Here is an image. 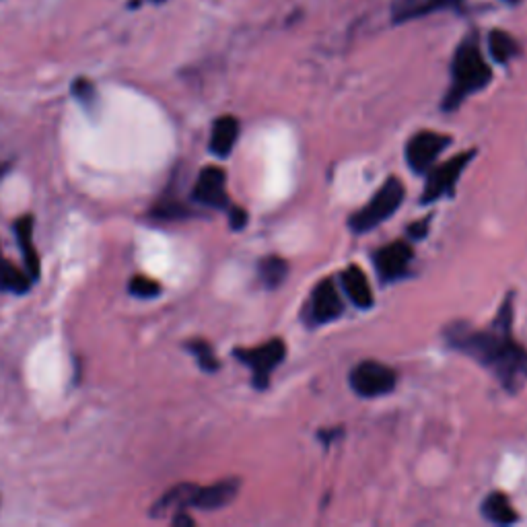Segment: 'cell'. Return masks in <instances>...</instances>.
Listing matches in <instances>:
<instances>
[{"label": "cell", "instance_id": "19", "mask_svg": "<svg viewBox=\"0 0 527 527\" xmlns=\"http://www.w3.org/2000/svg\"><path fill=\"white\" fill-rule=\"evenodd\" d=\"M287 274H289V264H287V260L278 258V256H268V258L260 260V264H258L260 283L266 289H276V287L283 285Z\"/></svg>", "mask_w": 527, "mask_h": 527}, {"label": "cell", "instance_id": "8", "mask_svg": "<svg viewBox=\"0 0 527 527\" xmlns=\"http://www.w3.org/2000/svg\"><path fill=\"white\" fill-rule=\"evenodd\" d=\"M414 258V250L406 241H394L390 245H383L373 254V264L381 283H396L404 278L410 270Z\"/></svg>", "mask_w": 527, "mask_h": 527}, {"label": "cell", "instance_id": "7", "mask_svg": "<svg viewBox=\"0 0 527 527\" xmlns=\"http://www.w3.org/2000/svg\"><path fill=\"white\" fill-rule=\"evenodd\" d=\"M451 138L439 132L423 130L414 134L406 145V161L414 173H425L433 167L439 155L449 147Z\"/></svg>", "mask_w": 527, "mask_h": 527}, {"label": "cell", "instance_id": "27", "mask_svg": "<svg viewBox=\"0 0 527 527\" xmlns=\"http://www.w3.org/2000/svg\"><path fill=\"white\" fill-rule=\"evenodd\" d=\"M173 525H188V527H192L194 525V519L186 511H178V513H175V517H173Z\"/></svg>", "mask_w": 527, "mask_h": 527}, {"label": "cell", "instance_id": "24", "mask_svg": "<svg viewBox=\"0 0 527 527\" xmlns=\"http://www.w3.org/2000/svg\"><path fill=\"white\" fill-rule=\"evenodd\" d=\"M73 95L77 97V101L87 110H91L93 105H95V101H97V91H95L93 83L87 81V79H77L73 83Z\"/></svg>", "mask_w": 527, "mask_h": 527}, {"label": "cell", "instance_id": "2", "mask_svg": "<svg viewBox=\"0 0 527 527\" xmlns=\"http://www.w3.org/2000/svg\"><path fill=\"white\" fill-rule=\"evenodd\" d=\"M490 79H493L490 66L482 56L478 40L470 35L455 50L451 64V87L443 99V110L455 112L470 95L482 91Z\"/></svg>", "mask_w": 527, "mask_h": 527}, {"label": "cell", "instance_id": "6", "mask_svg": "<svg viewBox=\"0 0 527 527\" xmlns=\"http://www.w3.org/2000/svg\"><path fill=\"white\" fill-rule=\"evenodd\" d=\"M474 151L470 153H460L455 155L453 159L445 161L443 165H439L437 169H433L429 173V180L423 192V204H431L441 200L443 196H453L455 194V186H458L460 175L464 173V169L470 165V161L474 159Z\"/></svg>", "mask_w": 527, "mask_h": 527}, {"label": "cell", "instance_id": "14", "mask_svg": "<svg viewBox=\"0 0 527 527\" xmlns=\"http://www.w3.org/2000/svg\"><path fill=\"white\" fill-rule=\"evenodd\" d=\"M196 490H198V486L190 484V482H184V484H178V486L169 488L167 493L151 507L149 515L159 519V517H165L169 511H173V513L186 511L188 507H192Z\"/></svg>", "mask_w": 527, "mask_h": 527}, {"label": "cell", "instance_id": "5", "mask_svg": "<svg viewBox=\"0 0 527 527\" xmlns=\"http://www.w3.org/2000/svg\"><path fill=\"white\" fill-rule=\"evenodd\" d=\"M398 375L392 367L377 361L359 363L350 373V385L361 398H379L394 392Z\"/></svg>", "mask_w": 527, "mask_h": 527}, {"label": "cell", "instance_id": "20", "mask_svg": "<svg viewBox=\"0 0 527 527\" xmlns=\"http://www.w3.org/2000/svg\"><path fill=\"white\" fill-rule=\"evenodd\" d=\"M488 50L497 62L507 64L511 58L519 54L517 42L511 38L507 31H490L488 35Z\"/></svg>", "mask_w": 527, "mask_h": 527}, {"label": "cell", "instance_id": "21", "mask_svg": "<svg viewBox=\"0 0 527 527\" xmlns=\"http://www.w3.org/2000/svg\"><path fill=\"white\" fill-rule=\"evenodd\" d=\"M186 348L196 357V361H198V365H200L202 371H206V373L219 371L221 363L215 357L213 346H210L206 340H190V342H186Z\"/></svg>", "mask_w": 527, "mask_h": 527}, {"label": "cell", "instance_id": "12", "mask_svg": "<svg viewBox=\"0 0 527 527\" xmlns=\"http://www.w3.org/2000/svg\"><path fill=\"white\" fill-rule=\"evenodd\" d=\"M340 285L344 295L353 301L359 309H371L373 307V291L369 287L367 274L359 266H348L340 272Z\"/></svg>", "mask_w": 527, "mask_h": 527}, {"label": "cell", "instance_id": "18", "mask_svg": "<svg viewBox=\"0 0 527 527\" xmlns=\"http://www.w3.org/2000/svg\"><path fill=\"white\" fill-rule=\"evenodd\" d=\"M31 283L33 280L29 278V274H25L23 270H19L9 260L0 256V291L21 295L31 289Z\"/></svg>", "mask_w": 527, "mask_h": 527}, {"label": "cell", "instance_id": "11", "mask_svg": "<svg viewBox=\"0 0 527 527\" xmlns=\"http://www.w3.org/2000/svg\"><path fill=\"white\" fill-rule=\"evenodd\" d=\"M239 486H241V482L237 478H227V480H221L217 484H210L204 488L198 486L192 507L202 509V511L223 509L235 501V497L239 493Z\"/></svg>", "mask_w": 527, "mask_h": 527}, {"label": "cell", "instance_id": "13", "mask_svg": "<svg viewBox=\"0 0 527 527\" xmlns=\"http://www.w3.org/2000/svg\"><path fill=\"white\" fill-rule=\"evenodd\" d=\"M462 0H394V21L402 23V21H412L418 17H427L435 11H445V9H453L458 7Z\"/></svg>", "mask_w": 527, "mask_h": 527}, {"label": "cell", "instance_id": "9", "mask_svg": "<svg viewBox=\"0 0 527 527\" xmlns=\"http://www.w3.org/2000/svg\"><path fill=\"white\" fill-rule=\"evenodd\" d=\"M342 311H344V303L336 289V283L332 278H324L311 293V301L307 307V322L311 326L330 324L340 318Z\"/></svg>", "mask_w": 527, "mask_h": 527}, {"label": "cell", "instance_id": "3", "mask_svg": "<svg viewBox=\"0 0 527 527\" xmlns=\"http://www.w3.org/2000/svg\"><path fill=\"white\" fill-rule=\"evenodd\" d=\"M406 190L398 178L385 180V184L375 192V196L350 217L348 225L355 233H367L375 227H379L383 221H388L400 204L404 202Z\"/></svg>", "mask_w": 527, "mask_h": 527}, {"label": "cell", "instance_id": "23", "mask_svg": "<svg viewBox=\"0 0 527 527\" xmlns=\"http://www.w3.org/2000/svg\"><path fill=\"white\" fill-rule=\"evenodd\" d=\"M190 215H192L190 210L184 204H180V202H163L157 208H153V217H159V219H165V221L186 219Z\"/></svg>", "mask_w": 527, "mask_h": 527}, {"label": "cell", "instance_id": "4", "mask_svg": "<svg viewBox=\"0 0 527 527\" xmlns=\"http://www.w3.org/2000/svg\"><path fill=\"white\" fill-rule=\"evenodd\" d=\"M287 344L280 338H272L258 348H239L235 350V359H239L245 367L252 369L254 388L266 390L270 383L272 371L285 361Z\"/></svg>", "mask_w": 527, "mask_h": 527}, {"label": "cell", "instance_id": "25", "mask_svg": "<svg viewBox=\"0 0 527 527\" xmlns=\"http://www.w3.org/2000/svg\"><path fill=\"white\" fill-rule=\"evenodd\" d=\"M229 223H231V229L241 231L245 225H248V213H245V210L239 206H231L229 208Z\"/></svg>", "mask_w": 527, "mask_h": 527}, {"label": "cell", "instance_id": "26", "mask_svg": "<svg viewBox=\"0 0 527 527\" xmlns=\"http://www.w3.org/2000/svg\"><path fill=\"white\" fill-rule=\"evenodd\" d=\"M429 223H431V219H425L423 223H414V225H410L408 227V231H410V235L412 237H425L427 235V227H429Z\"/></svg>", "mask_w": 527, "mask_h": 527}, {"label": "cell", "instance_id": "10", "mask_svg": "<svg viewBox=\"0 0 527 527\" xmlns=\"http://www.w3.org/2000/svg\"><path fill=\"white\" fill-rule=\"evenodd\" d=\"M192 198L210 208H227V173L221 167H204L198 175V182L192 190Z\"/></svg>", "mask_w": 527, "mask_h": 527}, {"label": "cell", "instance_id": "15", "mask_svg": "<svg viewBox=\"0 0 527 527\" xmlns=\"http://www.w3.org/2000/svg\"><path fill=\"white\" fill-rule=\"evenodd\" d=\"M239 136V122L233 116H223L215 122L210 134V153L225 159L231 155Z\"/></svg>", "mask_w": 527, "mask_h": 527}, {"label": "cell", "instance_id": "1", "mask_svg": "<svg viewBox=\"0 0 527 527\" xmlns=\"http://www.w3.org/2000/svg\"><path fill=\"white\" fill-rule=\"evenodd\" d=\"M443 338L451 348L486 367L507 392L517 394L527 383V348L513 336V295L505 297L488 328L455 322L445 328Z\"/></svg>", "mask_w": 527, "mask_h": 527}, {"label": "cell", "instance_id": "17", "mask_svg": "<svg viewBox=\"0 0 527 527\" xmlns=\"http://www.w3.org/2000/svg\"><path fill=\"white\" fill-rule=\"evenodd\" d=\"M482 515L497 525H511L519 519L509 497L505 493H499V490L486 497V501L482 503Z\"/></svg>", "mask_w": 527, "mask_h": 527}, {"label": "cell", "instance_id": "22", "mask_svg": "<svg viewBox=\"0 0 527 527\" xmlns=\"http://www.w3.org/2000/svg\"><path fill=\"white\" fill-rule=\"evenodd\" d=\"M130 295L138 297V299H155L161 293V285L153 278L147 276H134L128 285Z\"/></svg>", "mask_w": 527, "mask_h": 527}, {"label": "cell", "instance_id": "29", "mask_svg": "<svg viewBox=\"0 0 527 527\" xmlns=\"http://www.w3.org/2000/svg\"><path fill=\"white\" fill-rule=\"evenodd\" d=\"M513 3H515V0H513Z\"/></svg>", "mask_w": 527, "mask_h": 527}, {"label": "cell", "instance_id": "16", "mask_svg": "<svg viewBox=\"0 0 527 527\" xmlns=\"http://www.w3.org/2000/svg\"><path fill=\"white\" fill-rule=\"evenodd\" d=\"M15 235H17V241L21 245V254H23V262L27 266V274L35 283V280L40 278V258H38V252H35V245H33V219L29 215L21 217L15 223Z\"/></svg>", "mask_w": 527, "mask_h": 527}, {"label": "cell", "instance_id": "28", "mask_svg": "<svg viewBox=\"0 0 527 527\" xmlns=\"http://www.w3.org/2000/svg\"><path fill=\"white\" fill-rule=\"evenodd\" d=\"M145 3H151V5H161V3H165V0H132L130 7L138 9L140 5H145Z\"/></svg>", "mask_w": 527, "mask_h": 527}]
</instances>
